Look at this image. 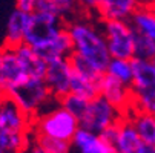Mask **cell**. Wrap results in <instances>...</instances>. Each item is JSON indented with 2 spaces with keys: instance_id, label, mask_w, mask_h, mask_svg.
I'll use <instances>...</instances> for the list:
<instances>
[{
  "instance_id": "11",
  "label": "cell",
  "mask_w": 155,
  "mask_h": 153,
  "mask_svg": "<svg viewBox=\"0 0 155 153\" xmlns=\"http://www.w3.org/2000/svg\"><path fill=\"white\" fill-rule=\"evenodd\" d=\"M100 95H103L107 101H110L115 107H118L123 113L129 112L132 109V103H134L132 87L106 72L100 83Z\"/></svg>"
},
{
  "instance_id": "1",
  "label": "cell",
  "mask_w": 155,
  "mask_h": 153,
  "mask_svg": "<svg viewBox=\"0 0 155 153\" xmlns=\"http://www.w3.org/2000/svg\"><path fill=\"white\" fill-rule=\"evenodd\" d=\"M74 41V51L84 57L100 72H106V68L112 58L107 48V41L103 31L95 28L91 21L74 18L66 23Z\"/></svg>"
},
{
  "instance_id": "14",
  "label": "cell",
  "mask_w": 155,
  "mask_h": 153,
  "mask_svg": "<svg viewBox=\"0 0 155 153\" xmlns=\"http://www.w3.org/2000/svg\"><path fill=\"white\" fill-rule=\"evenodd\" d=\"M138 8L137 0H98L95 12L100 20H130Z\"/></svg>"
},
{
  "instance_id": "21",
  "label": "cell",
  "mask_w": 155,
  "mask_h": 153,
  "mask_svg": "<svg viewBox=\"0 0 155 153\" xmlns=\"http://www.w3.org/2000/svg\"><path fill=\"white\" fill-rule=\"evenodd\" d=\"M130 118L134 121L143 142L155 147V113L149 110H134Z\"/></svg>"
},
{
  "instance_id": "30",
  "label": "cell",
  "mask_w": 155,
  "mask_h": 153,
  "mask_svg": "<svg viewBox=\"0 0 155 153\" xmlns=\"http://www.w3.org/2000/svg\"><path fill=\"white\" fill-rule=\"evenodd\" d=\"M138 6H153L155 0H137Z\"/></svg>"
},
{
  "instance_id": "26",
  "label": "cell",
  "mask_w": 155,
  "mask_h": 153,
  "mask_svg": "<svg viewBox=\"0 0 155 153\" xmlns=\"http://www.w3.org/2000/svg\"><path fill=\"white\" fill-rule=\"evenodd\" d=\"M135 57L153 60L155 58V40L135 32Z\"/></svg>"
},
{
  "instance_id": "29",
  "label": "cell",
  "mask_w": 155,
  "mask_h": 153,
  "mask_svg": "<svg viewBox=\"0 0 155 153\" xmlns=\"http://www.w3.org/2000/svg\"><path fill=\"white\" fill-rule=\"evenodd\" d=\"M81 11L87 12V11H95L97 8V3H98V0H77Z\"/></svg>"
},
{
  "instance_id": "22",
  "label": "cell",
  "mask_w": 155,
  "mask_h": 153,
  "mask_svg": "<svg viewBox=\"0 0 155 153\" xmlns=\"http://www.w3.org/2000/svg\"><path fill=\"white\" fill-rule=\"evenodd\" d=\"M71 92L84 97L87 100H94L95 97L100 95V83L87 78L84 75H80L72 69V77H71Z\"/></svg>"
},
{
  "instance_id": "8",
  "label": "cell",
  "mask_w": 155,
  "mask_h": 153,
  "mask_svg": "<svg viewBox=\"0 0 155 153\" xmlns=\"http://www.w3.org/2000/svg\"><path fill=\"white\" fill-rule=\"evenodd\" d=\"M34 120L9 97L0 95V133H23L32 130Z\"/></svg>"
},
{
  "instance_id": "7",
  "label": "cell",
  "mask_w": 155,
  "mask_h": 153,
  "mask_svg": "<svg viewBox=\"0 0 155 153\" xmlns=\"http://www.w3.org/2000/svg\"><path fill=\"white\" fill-rule=\"evenodd\" d=\"M123 115L124 113L118 107H115L110 101H107L103 95H98L94 100H91L87 113L80 121V126L92 130L95 133H101L109 126L118 123Z\"/></svg>"
},
{
  "instance_id": "18",
  "label": "cell",
  "mask_w": 155,
  "mask_h": 153,
  "mask_svg": "<svg viewBox=\"0 0 155 153\" xmlns=\"http://www.w3.org/2000/svg\"><path fill=\"white\" fill-rule=\"evenodd\" d=\"M80 9L81 8L77 0H38L37 2V11L54 14L60 17L64 23L77 18Z\"/></svg>"
},
{
  "instance_id": "15",
  "label": "cell",
  "mask_w": 155,
  "mask_h": 153,
  "mask_svg": "<svg viewBox=\"0 0 155 153\" xmlns=\"http://www.w3.org/2000/svg\"><path fill=\"white\" fill-rule=\"evenodd\" d=\"M15 54H17V58L28 77L45 78L46 69H48V61L32 46H29L28 43H21V45H18L15 48Z\"/></svg>"
},
{
  "instance_id": "28",
  "label": "cell",
  "mask_w": 155,
  "mask_h": 153,
  "mask_svg": "<svg viewBox=\"0 0 155 153\" xmlns=\"http://www.w3.org/2000/svg\"><path fill=\"white\" fill-rule=\"evenodd\" d=\"M37 2L38 0H15V8L31 14L37 11Z\"/></svg>"
},
{
  "instance_id": "12",
  "label": "cell",
  "mask_w": 155,
  "mask_h": 153,
  "mask_svg": "<svg viewBox=\"0 0 155 153\" xmlns=\"http://www.w3.org/2000/svg\"><path fill=\"white\" fill-rule=\"evenodd\" d=\"M71 144L74 150H78L81 153H117L115 147L106 141L100 133H95L83 126L77 129Z\"/></svg>"
},
{
  "instance_id": "19",
  "label": "cell",
  "mask_w": 155,
  "mask_h": 153,
  "mask_svg": "<svg viewBox=\"0 0 155 153\" xmlns=\"http://www.w3.org/2000/svg\"><path fill=\"white\" fill-rule=\"evenodd\" d=\"M69 150H72L71 141L32 132V144L29 147V151H34V153H68Z\"/></svg>"
},
{
  "instance_id": "2",
  "label": "cell",
  "mask_w": 155,
  "mask_h": 153,
  "mask_svg": "<svg viewBox=\"0 0 155 153\" xmlns=\"http://www.w3.org/2000/svg\"><path fill=\"white\" fill-rule=\"evenodd\" d=\"M8 95L32 120L40 113L46 112L48 110L46 107L57 100L52 97L45 78H32V77L15 86Z\"/></svg>"
},
{
  "instance_id": "31",
  "label": "cell",
  "mask_w": 155,
  "mask_h": 153,
  "mask_svg": "<svg viewBox=\"0 0 155 153\" xmlns=\"http://www.w3.org/2000/svg\"><path fill=\"white\" fill-rule=\"evenodd\" d=\"M147 110L152 112V113H155V100H152V103H150L149 107H147Z\"/></svg>"
},
{
  "instance_id": "20",
  "label": "cell",
  "mask_w": 155,
  "mask_h": 153,
  "mask_svg": "<svg viewBox=\"0 0 155 153\" xmlns=\"http://www.w3.org/2000/svg\"><path fill=\"white\" fill-rule=\"evenodd\" d=\"M129 23L137 34L155 40V6H138L132 14Z\"/></svg>"
},
{
  "instance_id": "9",
  "label": "cell",
  "mask_w": 155,
  "mask_h": 153,
  "mask_svg": "<svg viewBox=\"0 0 155 153\" xmlns=\"http://www.w3.org/2000/svg\"><path fill=\"white\" fill-rule=\"evenodd\" d=\"M28 78L17 58L15 48L3 45L0 48V95H8L15 86Z\"/></svg>"
},
{
  "instance_id": "3",
  "label": "cell",
  "mask_w": 155,
  "mask_h": 153,
  "mask_svg": "<svg viewBox=\"0 0 155 153\" xmlns=\"http://www.w3.org/2000/svg\"><path fill=\"white\" fill-rule=\"evenodd\" d=\"M78 127H80V121L66 107L57 104L55 107L34 118L32 132L71 141Z\"/></svg>"
},
{
  "instance_id": "4",
  "label": "cell",
  "mask_w": 155,
  "mask_h": 153,
  "mask_svg": "<svg viewBox=\"0 0 155 153\" xmlns=\"http://www.w3.org/2000/svg\"><path fill=\"white\" fill-rule=\"evenodd\" d=\"M132 92L134 103L130 110H147L152 100H155V58L132 57Z\"/></svg>"
},
{
  "instance_id": "13",
  "label": "cell",
  "mask_w": 155,
  "mask_h": 153,
  "mask_svg": "<svg viewBox=\"0 0 155 153\" xmlns=\"http://www.w3.org/2000/svg\"><path fill=\"white\" fill-rule=\"evenodd\" d=\"M141 144H143V139L140 138L130 115L124 113L121 120L118 121V133L114 142L117 153H138V148Z\"/></svg>"
},
{
  "instance_id": "32",
  "label": "cell",
  "mask_w": 155,
  "mask_h": 153,
  "mask_svg": "<svg viewBox=\"0 0 155 153\" xmlns=\"http://www.w3.org/2000/svg\"><path fill=\"white\" fill-rule=\"evenodd\" d=\"M0 153H3V148H2V145H0Z\"/></svg>"
},
{
  "instance_id": "6",
  "label": "cell",
  "mask_w": 155,
  "mask_h": 153,
  "mask_svg": "<svg viewBox=\"0 0 155 153\" xmlns=\"http://www.w3.org/2000/svg\"><path fill=\"white\" fill-rule=\"evenodd\" d=\"M64 25V21L54 14L34 11L29 15V21L25 31V43H28L34 49H38L54 40Z\"/></svg>"
},
{
  "instance_id": "25",
  "label": "cell",
  "mask_w": 155,
  "mask_h": 153,
  "mask_svg": "<svg viewBox=\"0 0 155 153\" xmlns=\"http://www.w3.org/2000/svg\"><path fill=\"white\" fill-rule=\"evenodd\" d=\"M69 61H71V66L75 72H78L80 75H84L87 78H91L94 81L101 83V78L104 75V72H100L97 68H94L92 64L87 61L84 57H81L80 54H77L75 51L69 55Z\"/></svg>"
},
{
  "instance_id": "16",
  "label": "cell",
  "mask_w": 155,
  "mask_h": 153,
  "mask_svg": "<svg viewBox=\"0 0 155 153\" xmlns=\"http://www.w3.org/2000/svg\"><path fill=\"white\" fill-rule=\"evenodd\" d=\"M43 58L48 63L54 61L57 58H66L74 52V41L72 37L69 34L68 26H63L61 31L57 34V37L54 40H51L49 43H46L45 46H41L38 49H35Z\"/></svg>"
},
{
  "instance_id": "24",
  "label": "cell",
  "mask_w": 155,
  "mask_h": 153,
  "mask_svg": "<svg viewBox=\"0 0 155 153\" xmlns=\"http://www.w3.org/2000/svg\"><path fill=\"white\" fill-rule=\"evenodd\" d=\"M60 104L63 107H66L68 110L78 120L81 121L84 118V115L87 113V109H89V104H91V100H87L84 97H80L74 92H69L68 95H64L61 100H60Z\"/></svg>"
},
{
  "instance_id": "27",
  "label": "cell",
  "mask_w": 155,
  "mask_h": 153,
  "mask_svg": "<svg viewBox=\"0 0 155 153\" xmlns=\"http://www.w3.org/2000/svg\"><path fill=\"white\" fill-rule=\"evenodd\" d=\"M117 133H118V123H115V124H112V126H109L107 129H104L100 135H101L106 141H109L110 144L114 145V142H115V139H117Z\"/></svg>"
},
{
  "instance_id": "5",
  "label": "cell",
  "mask_w": 155,
  "mask_h": 153,
  "mask_svg": "<svg viewBox=\"0 0 155 153\" xmlns=\"http://www.w3.org/2000/svg\"><path fill=\"white\" fill-rule=\"evenodd\" d=\"M101 31L114 58L135 57V29L127 20H103Z\"/></svg>"
},
{
  "instance_id": "33",
  "label": "cell",
  "mask_w": 155,
  "mask_h": 153,
  "mask_svg": "<svg viewBox=\"0 0 155 153\" xmlns=\"http://www.w3.org/2000/svg\"><path fill=\"white\" fill-rule=\"evenodd\" d=\"M153 6H155V5H153Z\"/></svg>"
},
{
  "instance_id": "17",
  "label": "cell",
  "mask_w": 155,
  "mask_h": 153,
  "mask_svg": "<svg viewBox=\"0 0 155 153\" xmlns=\"http://www.w3.org/2000/svg\"><path fill=\"white\" fill-rule=\"evenodd\" d=\"M29 12H25L18 8H15L9 18H8V26H6V37L3 45L17 48L18 45L25 43V31L29 21Z\"/></svg>"
},
{
  "instance_id": "10",
  "label": "cell",
  "mask_w": 155,
  "mask_h": 153,
  "mask_svg": "<svg viewBox=\"0 0 155 153\" xmlns=\"http://www.w3.org/2000/svg\"><path fill=\"white\" fill-rule=\"evenodd\" d=\"M71 77H72V66L69 57L57 58L48 63V69L45 75V81L54 98L58 101L71 92Z\"/></svg>"
},
{
  "instance_id": "23",
  "label": "cell",
  "mask_w": 155,
  "mask_h": 153,
  "mask_svg": "<svg viewBox=\"0 0 155 153\" xmlns=\"http://www.w3.org/2000/svg\"><path fill=\"white\" fill-rule=\"evenodd\" d=\"M106 74L115 77L121 83L132 86V77H134V71H132V61L129 58H110Z\"/></svg>"
}]
</instances>
